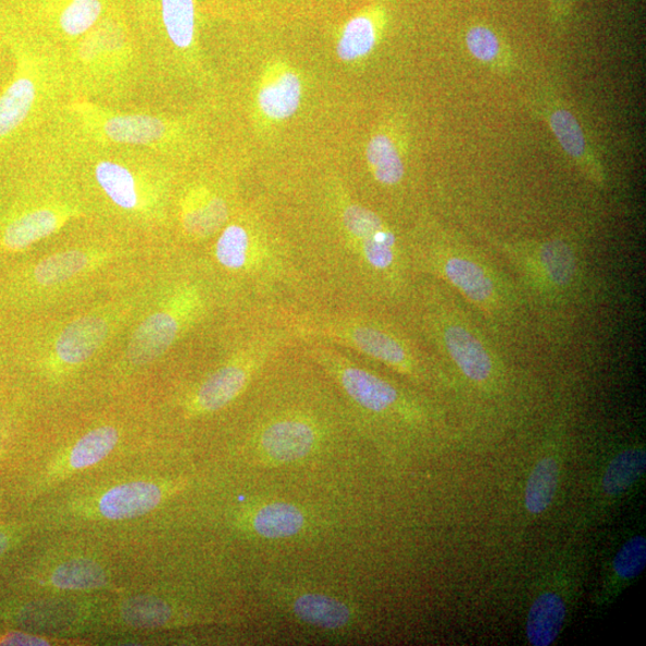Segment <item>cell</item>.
Instances as JSON below:
<instances>
[{
	"label": "cell",
	"instance_id": "obj_1",
	"mask_svg": "<svg viewBox=\"0 0 646 646\" xmlns=\"http://www.w3.org/2000/svg\"><path fill=\"white\" fill-rule=\"evenodd\" d=\"M400 313L435 357L448 392L498 411L519 399L525 378L517 361L521 353L499 343L449 287L419 275Z\"/></svg>",
	"mask_w": 646,
	"mask_h": 646
},
{
	"label": "cell",
	"instance_id": "obj_2",
	"mask_svg": "<svg viewBox=\"0 0 646 646\" xmlns=\"http://www.w3.org/2000/svg\"><path fill=\"white\" fill-rule=\"evenodd\" d=\"M413 269L457 294L494 337L519 353L537 337L529 305L495 254L438 225L406 233Z\"/></svg>",
	"mask_w": 646,
	"mask_h": 646
},
{
	"label": "cell",
	"instance_id": "obj_3",
	"mask_svg": "<svg viewBox=\"0 0 646 646\" xmlns=\"http://www.w3.org/2000/svg\"><path fill=\"white\" fill-rule=\"evenodd\" d=\"M486 243L520 286L537 337L556 338L557 330H566L576 314L594 303V275L576 235H489Z\"/></svg>",
	"mask_w": 646,
	"mask_h": 646
},
{
	"label": "cell",
	"instance_id": "obj_4",
	"mask_svg": "<svg viewBox=\"0 0 646 646\" xmlns=\"http://www.w3.org/2000/svg\"><path fill=\"white\" fill-rule=\"evenodd\" d=\"M298 340L339 347L385 368L419 389L448 392L435 357L400 310L365 307H318L291 318Z\"/></svg>",
	"mask_w": 646,
	"mask_h": 646
},
{
	"label": "cell",
	"instance_id": "obj_5",
	"mask_svg": "<svg viewBox=\"0 0 646 646\" xmlns=\"http://www.w3.org/2000/svg\"><path fill=\"white\" fill-rule=\"evenodd\" d=\"M212 258L236 310L293 316L314 306L284 233L259 220L226 223Z\"/></svg>",
	"mask_w": 646,
	"mask_h": 646
},
{
	"label": "cell",
	"instance_id": "obj_6",
	"mask_svg": "<svg viewBox=\"0 0 646 646\" xmlns=\"http://www.w3.org/2000/svg\"><path fill=\"white\" fill-rule=\"evenodd\" d=\"M303 352L333 383L363 423L383 435L418 437L446 426L442 407L382 374L373 363L337 346L311 339L298 340Z\"/></svg>",
	"mask_w": 646,
	"mask_h": 646
},
{
	"label": "cell",
	"instance_id": "obj_7",
	"mask_svg": "<svg viewBox=\"0 0 646 646\" xmlns=\"http://www.w3.org/2000/svg\"><path fill=\"white\" fill-rule=\"evenodd\" d=\"M331 419L308 407H282L265 411L254 423V448L273 464L308 458L327 437Z\"/></svg>",
	"mask_w": 646,
	"mask_h": 646
},
{
	"label": "cell",
	"instance_id": "obj_8",
	"mask_svg": "<svg viewBox=\"0 0 646 646\" xmlns=\"http://www.w3.org/2000/svg\"><path fill=\"white\" fill-rule=\"evenodd\" d=\"M544 110L547 112L545 117L549 128L552 129L562 150L593 185L604 188L607 183L604 166L591 150L576 116L558 102L545 103Z\"/></svg>",
	"mask_w": 646,
	"mask_h": 646
},
{
	"label": "cell",
	"instance_id": "obj_9",
	"mask_svg": "<svg viewBox=\"0 0 646 646\" xmlns=\"http://www.w3.org/2000/svg\"><path fill=\"white\" fill-rule=\"evenodd\" d=\"M568 601L561 588H548L535 597L526 617V639L533 646L552 645L564 628Z\"/></svg>",
	"mask_w": 646,
	"mask_h": 646
},
{
	"label": "cell",
	"instance_id": "obj_10",
	"mask_svg": "<svg viewBox=\"0 0 646 646\" xmlns=\"http://www.w3.org/2000/svg\"><path fill=\"white\" fill-rule=\"evenodd\" d=\"M229 219V203L207 189L195 191L184 203L182 215L184 232L196 241H203L221 232Z\"/></svg>",
	"mask_w": 646,
	"mask_h": 646
},
{
	"label": "cell",
	"instance_id": "obj_11",
	"mask_svg": "<svg viewBox=\"0 0 646 646\" xmlns=\"http://www.w3.org/2000/svg\"><path fill=\"white\" fill-rule=\"evenodd\" d=\"M302 99V84L294 71L277 66L263 77L258 102L260 110L268 117L284 120L298 110Z\"/></svg>",
	"mask_w": 646,
	"mask_h": 646
},
{
	"label": "cell",
	"instance_id": "obj_12",
	"mask_svg": "<svg viewBox=\"0 0 646 646\" xmlns=\"http://www.w3.org/2000/svg\"><path fill=\"white\" fill-rule=\"evenodd\" d=\"M646 470V451L642 446H631L620 450L605 465L598 482L597 496L601 500L612 502L625 496L637 485Z\"/></svg>",
	"mask_w": 646,
	"mask_h": 646
},
{
	"label": "cell",
	"instance_id": "obj_13",
	"mask_svg": "<svg viewBox=\"0 0 646 646\" xmlns=\"http://www.w3.org/2000/svg\"><path fill=\"white\" fill-rule=\"evenodd\" d=\"M162 497L158 485L142 482L124 484L103 495L100 512L110 520L135 519L158 507Z\"/></svg>",
	"mask_w": 646,
	"mask_h": 646
},
{
	"label": "cell",
	"instance_id": "obj_14",
	"mask_svg": "<svg viewBox=\"0 0 646 646\" xmlns=\"http://www.w3.org/2000/svg\"><path fill=\"white\" fill-rule=\"evenodd\" d=\"M107 323L95 316L80 318L71 323L59 335L55 352L60 361L76 365L86 362L104 341Z\"/></svg>",
	"mask_w": 646,
	"mask_h": 646
},
{
	"label": "cell",
	"instance_id": "obj_15",
	"mask_svg": "<svg viewBox=\"0 0 646 646\" xmlns=\"http://www.w3.org/2000/svg\"><path fill=\"white\" fill-rule=\"evenodd\" d=\"M646 566V538L636 535L620 547L604 580L598 597L601 604L614 600V597L638 579Z\"/></svg>",
	"mask_w": 646,
	"mask_h": 646
},
{
	"label": "cell",
	"instance_id": "obj_16",
	"mask_svg": "<svg viewBox=\"0 0 646 646\" xmlns=\"http://www.w3.org/2000/svg\"><path fill=\"white\" fill-rule=\"evenodd\" d=\"M249 525L258 536L287 538L301 534L307 526L306 513L289 502H269L249 514Z\"/></svg>",
	"mask_w": 646,
	"mask_h": 646
},
{
	"label": "cell",
	"instance_id": "obj_17",
	"mask_svg": "<svg viewBox=\"0 0 646 646\" xmlns=\"http://www.w3.org/2000/svg\"><path fill=\"white\" fill-rule=\"evenodd\" d=\"M295 616L309 624L323 630H340L350 624L352 610L338 598L316 593H306L291 604Z\"/></svg>",
	"mask_w": 646,
	"mask_h": 646
},
{
	"label": "cell",
	"instance_id": "obj_18",
	"mask_svg": "<svg viewBox=\"0 0 646 646\" xmlns=\"http://www.w3.org/2000/svg\"><path fill=\"white\" fill-rule=\"evenodd\" d=\"M560 479V455L556 451L543 455L530 474L524 494V506L532 517L546 512L557 495Z\"/></svg>",
	"mask_w": 646,
	"mask_h": 646
},
{
	"label": "cell",
	"instance_id": "obj_19",
	"mask_svg": "<svg viewBox=\"0 0 646 646\" xmlns=\"http://www.w3.org/2000/svg\"><path fill=\"white\" fill-rule=\"evenodd\" d=\"M367 162L371 178L383 189H397L405 182L406 165L398 147L387 135H376L368 144Z\"/></svg>",
	"mask_w": 646,
	"mask_h": 646
},
{
	"label": "cell",
	"instance_id": "obj_20",
	"mask_svg": "<svg viewBox=\"0 0 646 646\" xmlns=\"http://www.w3.org/2000/svg\"><path fill=\"white\" fill-rule=\"evenodd\" d=\"M59 220L50 210H39L12 222L4 234V246L10 250H22L57 231Z\"/></svg>",
	"mask_w": 646,
	"mask_h": 646
},
{
	"label": "cell",
	"instance_id": "obj_21",
	"mask_svg": "<svg viewBox=\"0 0 646 646\" xmlns=\"http://www.w3.org/2000/svg\"><path fill=\"white\" fill-rule=\"evenodd\" d=\"M108 138L117 142L149 144L160 140L165 134L162 120L149 115L115 116L104 125Z\"/></svg>",
	"mask_w": 646,
	"mask_h": 646
},
{
	"label": "cell",
	"instance_id": "obj_22",
	"mask_svg": "<svg viewBox=\"0 0 646 646\" xmlns=\"http://www.w3.org/2000/svg\"><path fill=\"white\" fill-rule=\"evenodd\" d=\"M35 95L34 83L28 78H20L0 96V137L9 135L26 120Z\"/></svg>",
	"mask_w": 646,
	"mask_h": 646
},
{
	"label": "cell",
	"instance_id": "obj_23",
	"mask_svg": "<svg viewBox=\"0 0 646 646\" xmlns=\"http://www.w3.org/2000/svg\"><path fill=\"white\" fill-rule=\"evenodd\" d=\"M378 39V27L370 15L353 17L344 28L338 55L344 62H353L374 50Z\"/></svg>",
	"mask_w": 646,
	"mask_h": 646
},
{
	"label": "cell",
	"instance_id": "obj_24",
	"mask_svg": "<svg viewBox=\"0 0 646 646\" xmlns=\"http://www.w3.org/2000/svg\"><path fill=\"white\" fill-rule=\"evenodd\" d=\"M52 583L57 588L66 591L98 589L105 584V573L98 562L74 559L53 572Z\"/></svg>",
	"mask_w": 646,
	"mask_h": 646
},
{
	"label": "cell",
	"instance_id": "obj_25",
	"mask_svg": "<svg viewBox=\"0 0 646 646\" xmlns=\"http://www.w3.org/2000/svg\"><path fill=\"white\" fill-rule=\"evenodd\" d=\"M119 440L117 431L111 426H103L90 431L82 437L70 455L72 469L83 470L99 463L115 448Z\"/></svg>",
	"mask_w": 646,
	"mask_h": 646
},
{
	"label": "cell",
	"instance_id": "obj_26",
	"mask_svg": "<svg viewBox=\"0 0 646 646\" xmlns=\"http://www.w3.org/2000/svg\"><path fill=\"white\" fill-rule=\"evenodd\" d=\"M98 183L117 207L131 210L137 207L138 197L135 178L125 166L102 162L96 167Z\"/></svg>",
	"mask_w": 646,
	"mask_h": 646
},
{
	"label": "cell",
	"instance_id": "obj_27",
	"mask_svg": "<svg viewBox=\"0 0 646 646\" xmlns=\"http://www.w3.org/2000/svg\"><path fill=\"white\" fill-rule=\"evenodd\" d=\"M162 14L172 41L177 47H188L195 35L194 0H162Z\"/></svg>",
	"mask_w": 646,
	"mask_h": 646
},
{
	"label": "cell",
	"instance_id": "obj_28",
	"mask_svg": "<svg viewBox=\"0 0 646 646\" xmlns=\"http://www.w3.org/2000/svg\"><path fill=\"white\" fill-rule=\"evenodd\" d=\"M87 254L78 250H69L44 259L35 268V279L41 285H54L65 282L88 266Z\"/></svg>",
	"mask_w": 646,
	"mask_h": 646
},
{
	"label": "cell",
	"instance_id": "obj_29",
	"mask_svg": "<svg viewBox=\"0 0 646 646\" xmlns=\"http://www.w3.org/2000/svg\"><path fill=\"white\" fill-rule=\"evenodd\" d=\"M127 624L139 629H156L172 618V609L158 597L139 596L131 598L122 608Z\"/></svg>",
	"mask_w": 646,
	"mask_h": 646
},
{
	"label": "cell",
	"instance_id": "obj_30",
	"mask_svg": "<svg viewBox=\"0 0 646 646\" xmlns=\"http://www.w3.org/2000/svg\"><path fill=\"white\" fill-rule=\"evenodd\" d=\"M465 45L479 62L496 69H508L509 53L493 30L484 26L471 28L465 35Z\"/></svg>",
	"mask_w": 646,
	"mask_h": 646
},
{
	"label": "cell",
	"instance_id": "obj_31",
	"mask_svg": "<svg viewBox=\"0 0 646 646\" xmlns=\"http://www.w3.org/2000/svg\"><path fill=\"white\" fill-rule=\"evenodd\" d=\"M101 11L99 0H74L63 12L60 23L66 34L80 35L94 26Z\"/></svg>",
	"mask_w": 646,
	"mask_h": 646
},
{
	"label": "cell",
	"instance_id": "obj_32",
	"mask_svg": "<svg viewBox=\"0 0 646 646\" xmlns=\"http://www.w3.org/2000/svg\"><path fill=\"white\" fill-rule=\"evenodd\" d=\"M3 645H48V643L39 637L29 636L24 633H11L3 639Z\"/></svg>",
	"mask_w": 646,
	"mask_h": 646
},
{
	"label": "cell",
	"instance_id": "obj_33",
	"mask_svg": "<svg viewBox=\"0 0 646 646\" xmlns=\"http://www.w3.org/2000/svg\"><path fill=\"white\" fill-rule=\"evenodd\" d=\"M9 546V538L4 533H0V556H2Z\"/></svg>",
	"mask_w": 646,
	"mask_h": 646
},
{
	"label": "cell",
	"instance_id": "obj_34",
	"mask_svg": "<svg viewBox=\"0 0 646 646\" xmlns=\"http://www.w3.org/2000/svg\"><path fill=\"white\" fill-rule=\"evenodd\" d=\"M556 2H558V3H567V2H569V0H556Z\"/></svg>",
	"mask_w": 646,
	"mask_h": 646
}]
</instances>
